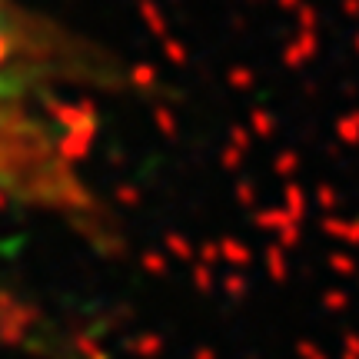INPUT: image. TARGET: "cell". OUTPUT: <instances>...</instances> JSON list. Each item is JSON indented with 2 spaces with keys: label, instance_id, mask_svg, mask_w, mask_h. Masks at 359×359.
Returning <instances> with one entry per match:
<instances>
[{
  "label": "cell",
  "instance_id": "cell-1",
  "mask_svg": "<svg viewBox=\"0 0 359 359\" xmlns=\"http://www.w3.org/2000/svg\"><path fill=\"white\" fill-rule=\"evenodd\" d=\"M64 50L34 13L0 0V190L37 210L80 213L87 190L50 123Z\"/></svg>",
  "mask_w": 359,
  "mask_h": 359
}]
</instances>
